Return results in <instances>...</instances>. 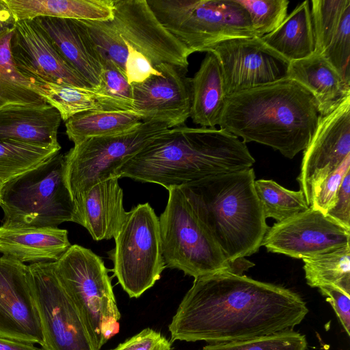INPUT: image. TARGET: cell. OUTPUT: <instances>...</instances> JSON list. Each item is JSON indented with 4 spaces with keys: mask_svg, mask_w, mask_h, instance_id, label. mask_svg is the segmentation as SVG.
I'll list each match as a JSON object with an SVG mask.
<instances>
[{
    "mask_svg": "<svg viewBox=\"0 0 350 350\" xmlns=\"http://www.w3.org/2000/svg\"><path fill=\"white\" fill-rule=\"evenodd\" d=\"M44 350H95L79 310L57 278L53 262L28 265Z\"/></svg>",
    "mask_w": 350,
    "mask_h": 350,
    "instance_id": "8fae6325",
    "label": "cell"
},
{
    "mask_svg": "<svg viewBox=\"0 0 350 350\" xmlns=\"http://www.w3.org/2000/svg\"><path fill=\"white\" fill-rule=\"evenodd\" d=\"M302 260L308 286L312 288L334 286L350 294L349 243Z\"/></svg>",
    "mask_w": 350,
    "mask_h": 350,
    "instance_id": "83f0119b",
    "label": "cell"
},
{
    "mask_svg": "<svg viewBox=\"0 0 350 350\" xmlns=\"http://www.w3.org/2000/svg\"><path fill=\"white\" fill-rule=\"evenodd\" d=\"M124 42L128 49L125 73L129 85L141 83L151 76L157 75L160 73L159 70L152 65L146 56L125 41Z\"/></svg>",
    "mask_w": 350,
    "mask_h": 350,
    "instance_id": "ab89813d",
    "label": "cell"
},
{
    "mask_svg": "<svg viewBox=\"0 0 350 350\" xmlns=\"http://www.w3.org/2000/svg\"><path fill=\"white\" fill-rule=\"evenodd\" d=\"M311 16L314 29V53L321 55L338 29L350 0H312Z\"/></svg>",
    "mask_w": 350,
    "mask_h": 350,
    "instance_id": "836d02e7",
    "label": "cell"
},
{
    "mask_svg": "<svg viewBox=\"0 0 350 350\" xmlns=\"http://www.w3.org/2000/svg\"><path fill=\"white\" fill-rule=\"evenodd\" d=\"M55 273L79 310L95 350L119 332L120 313L108 269L90 249L72 245L55 262Z\"/></svg>",
    "mask_w": 350,
    "mask_h": 350,
    "instance_id": "8992f818",
    "label": "cell"
},
{
    "mask_svg": "<svg viewBox=\"0 0 350 350\" xmlns=\"http://www.w3.org/2000/svg\"><path fill=\"white\" fill-rule=\"evenodd\" d=\"M82 21L88 29L102 63L111 62L126 77L127 46L111 20Z\"/></svg>",
    "mask_w": 350,
    "mask_h": 350,
    "instance_id": "e575fe53",
    "label": "cell"
},
{
    "mask_svg": "<svg viewBox=\"0 0 350 350\" xmlns=\"http://www.w3.org/2000/svg\"><path fill=\"white\" fill-rule=\"evenodd\" d=\"M0 336L43 344L28 265L0 257Z\"/></svg>",
    "mask_w": 350,
    "mask_h": 350,
    "instance_id": "e0dca14e",
    "label": "cell"
},
{
    "mask_svg": "<svg viewBox=\"0 0 350 350\" xmlns=\"http://www.w3.org/2000/svg\"><path fill=\"white\" fill-rule=\"evenodd\" d=\"M254 188L265 218L280 222L310 207L301 190H289L273 180H256Z\"/></svg>",
    "mask_w": 350,
    "mask_h": 350,
    "instance_id": "1f68e13d",
    "label": "cell"
},
{
    "mask_svg": "<svg viewBox=\"0 0 350 350\" xmlns=\"http://www.w3.org/2000/svg\"><path fill=\"white\" fill-rule=\"evenodd\" d=\"M319 118L312 94L286 78L226 96L219 126L293 159L309 144Z\"/></svg>",
    "mask_w": 350,
    "mask_h": 350,
    "instance_id": "3957f363",
    "label": "cell"
},
{
    "mask_svg": "<svg viewBox=\"0 0 350 350\" xmlns=\"http://www.w3.org/2000/svg\"><path fill=\"white\" fill-rule=\"evenodd\" d=\"M16 21L38 17L109 21L113 0H5Z\"/></svg>",
    "mask_w": 350,
    "mask_h": 350,
    "instance_id": "d4e9b609",
    "label": "cell"
},
{
    "mask_svg": "<svg viewBox=\"0 0 350 350\" xmlns=\"http://www.w3.org/2000/svg\"><path fill=\"white\" fill-rule=\"evenodd\" d=\"M208 51L219 60L226 96L288 78L290 62L260 38L225 40Z\"/></svg>",
    "mask_w": 350,
    "mask_h": 350,
    "instance_id": "7c38bea8",
    "label": "cell"
},
{
    "mask_svg": "<svg viewBox=\"0 0 350 350\" xmlns=\"http://www.w3.org/2000/svg\"><path fill=\"white\" fill-rule=\"evenodd\" d=\"M111 22L124 41L153 66L167 64L187 72L192 53L159 22L147 0H113Z\"/></svg>",
    "mask_w": 350,
    "mask_h": 350,
    "instance_id": "4fadbf2b",
    "label": "cell"
},
{
    "mask_svg": "<svg viewBox=\"0 0 350 350\" xmlns=\"http://www.w3.org/2000/svg\"><path fill=\"white\" fill-rule=\"evenodd\" d=\"M321 55L350 84V8Z\"/></svg>",
    "mask_w": 350,
    "mask_h": 350,
    "instance_id": "74e56055",
    "label": "cell"
},
{
    "mask_svg": "<svg viewBox=\"0 0 350 350\" xmlns=\"http://www.w3.org/2000/svg\"><path fill=\"white\" fill-rule=\"evenodd\" d=\"M111 251L113 273L130 297L137 298L161 278L165 268L159 220L148 203L126 212Z\"/></svg>",
    "mask_w": 350,
    "mask_h": 350,
    "instance_id": "9c48e42d",
    "label": "cell"
},
{
    "mask_svg": "<svg viewBox=\"0 0 350 350\" xmlns=\"http://www.w3.org/2000/svg\"><path fill=\"white\" fill-rule=\"evenodd\" d=\"M169 129L165 122L142 121L126 132L75 144L64 154L65 179L73 200L100 182L118 178V170L129 159Z\"/></svg>",
    "mask_w": 350,
    "mask_h": 350,
    "instance_id": "30bf717a",
    "label": "cell"
},
{
    "mask_svg": "<svg viewBox=\"0 0 350 350\" xmlns=\"http://www.w3.org/2000/svg\"><path fill=\"white\" fill-rule=\"evenodd\" d=\"M254 181L250 167L185 186L200 221L233 268L258 251L269 228Z\"/></svg>",
    "mask_w": 350,
    "mask_h": 350,
    "instance_id": "277c9868",
    "label": "cell"
},
{
    "mask_svg": "<svg viewBox=\"0 0 350 350\" xmlns=\"http://www.w3.org/2000/svg\"><path fill=\"white\" fill-rule=\"evenodd\" d=\"M70 246L65 229L0 226V253L22 263L55 262Z\"/></svg>",
    "mask_w": 350,
    "mask_h": 350,
    "instance_id": "7402d4cb",
    "label": "cell"
},
{
    "mask_svg": "<svg viewBox=\"0 0 350 350\" xmlns=\"http://www.w3.org/2000/svg\"><path fill=\"white\" fill-rule=\"evenodd\" d=\"M308 312L289 288L222 271L195 278L169 331L172 341L228 342L293 329Z\"/></svg>",
    "mask_w": 350,
    "mask_h": 350,
    "instance_id": "6da1fadb",
    "label": "cell"
},
{
    "mask_svg": "<svg viewBox=\"0 0 350 350\" xmlns=\"http://www.w3.org/2000/svg\"><path fill=\"white\" fill-rule=\"evenodd\" d=\"M167 191V203L159 218L165 267L194 278L222 271L235 273L200 221L187 188Z\"/></svg>",
    "mask_w": 350,
    "mask_h": 350,
    "instance_id": "ba28073f",
    "label": "cell"
},
{
    "mask_svg": "<svg viewBox=\"0 0 350 350\" xmlns=\"http://www.w3.org/2000/svg\"><path fill=\"white\" fill-rule=\"evenodd\" d=\"M2 186H3V185L1 183H0V196H1V190Z\"/></svg>",
    "mask_w": 350,
    "mask_h": 350,
    "instance_id": "bcb514c9",
    "label": "cell"
},
{
    "mask_svg": "<svg viewBox=\"0 0 350 350\" xmlns=\"http://www.w3.org/2000/svg\"><path fill=\"white\" fill-rule=\"evenodd\" d=\"M10 49L15 68L31 85L53 83L92 89L33 20L15 23Z\"/></svg>",
    "mask_w": 350,
    "mask_h": 350,
    "instance_id": "2e32d148",
    "label": "cell"
},
{
    "mask_svg": "<svg viewBox=\"0 0 350 350\" xmlns=\"http://www.w3.org/2000/svg\"><path fill=\"white\" fill-rule=\"evenodd\" d=\"M163 27L193 53L228 40L257 37L236 0H147Z\"/></svg>",
    "mask_w": 350,
    "mask_h": 350,
    "instance_id": "52a82bcc",
    "label": "cell"
},
{
    "mask_svg": "<svg viewBox=\"0 0 350 350\" xmlns=\"http://www.w3.org/2000/svg\"><path fill=\"white\" fill-rule=\"evenodd\" d=\"M247 11L257 37L277 29L287 16L288 0H236Z\"/></svg>",
    "mask_w": 350,
    "mask_h": 350,
    "instance_id": "8d00e7d4",
    "label": "cell"
},
{
    "mask_svg": "<svg viewBox=\"0 0 350 350\" xmlns=\"http://www.w3.org/2000/svg\"><path fill=\"white\" fill-rule=\"evenodd\" d=\"M321 295L326 297L333 308L347 334H350V294L334 286L319 288Z\"/></svg>",
    "mask_w": 350,
    "mask_h": 350,
    "instance_id": "b9f144b4",
    "label": "cell"
},
{
    "mask_svg": "<svg viewBox=\"0 0 350 350\" xmlns=\"http://www.w3.org/2000/svg\"><path fill=\"white\" fill-rule=\"evenodd\" d=\"M65 61L96 90L100 81V57L82 21L38 17L33 19Z\"/></svg>",
    "mask_w": 350,
    "mask_h": 350,
    "instance_id": "d6986e66",
    "label": "cell"
},
{
    "mask_svg": "<svg viewBox=\"0 0 350 350\" xmlns=\"http://www.w3.org/2000/svg\"><path fill=\"white\" fill-rule=\"evenodd\" d=\"M61 150L59 146H42L17 141L0 140V183L3 185L36 167Z\"/></svg>",
    "mask_w": 350,
    "mask_h": 350,
    "instance_id": "f546056e",
    "label": "cell"
},
{
    "mask_svg": "<svg viewBox=\"0 0 350 350\" xmlns=\"http://www.w3.org/2000/svg\"><path fill=\"white\" fill-rule=\"evenodd\" d=\"M13 30L0 33V109L15 104L46 105L45 100L14 67L10 49Z\"/></svg>",
    "mask_w": 350,
    "mask_h": 350,
    "instance_id": "f1b7e54d",
    "label": "cell"
},
{
    "mask_svg": "<svg viewBox=\"0 0 350 350\" xmlns=\"http://www.w3.org/2000/svg\"><path fill=\"white\" fill-rule=\"evenodd\" d=\"M2 225L11 228H58L72 221L75 201L65 179L64 154L5 183L1 190Z\"/></svg>",
    "mask_w": 350,
    "mask_h": 350,
    "instance_id": "5b68a950",
    "label": "cell"
},
{
    "mask_svg": "<svg viewBox=\"0 0 350 350\" xmlns=\"http://www.w3.org/2000/svg\"><path fill=\"white\" fill-rule=\"evenodd\" d=\"M349 238L350 230L310 206L269 228L262 245L269 252L303 259L349 244Z\"/></svg>",
    "mask_w": 350,
    "mask_h": 350,
    "instance_id": "9a60e30c",
    "label": "cell"
},
{
    "mask_svg": "<svg viewBox=\"0 0 350 350\" xmlns=\"http://www.w3.org/2000/svg\"><path fill=\"white\" fill-rule=\"evenodd\" d=\"M254 163L246 144L230 132L182 125L155 137L118 170L117 177L168 189L248 169Z\"/></svg>",
    "mask_w": 350,
    "mask_h": 350,
    "instance_id": "7a4b0ae2",
    "label": "cell"
},
{
    "mask_svg": "<svg viewBox=\"0 0 350 350\" xmlns=\"http://www.w3.org/2000/svg\"><path fill=\"white\" fill-rule=\"evenodd\" d=\"M325 215L337 224L350 230V171L342 182L335 205Z\"/></svg>",
    "mask_w": 350,
    "mask_h": 350,
    "instance_id": "7bdbcfd3",
    "label": "cell"
},
{
    "mask_svg": "<svg viewBox=\"0 0 350 350\" xmlns=\"http://www.w3.org/2000/svg\"><path fill=\"white\" fill-rule=\"evenodd\" d=\"M61 121L58 111L48 103L9 105L0 109V140L59 146Z\"/></svg>",
    "mask_w": 350,
    "mask_h": 350,
    "instance_id": "44dd1931",
    "label": "cell"
},
{
    "mask_svg": "<svg viewBox=\"0 0 350 350\" xmlns=\"http://www.w3.org/2000/svg\"><path fill=\"white\" fill-rule=\"evenodd\" d=\"M46 103L56 109L62 120L88 111L103 110L98 96L92 89H85L53 83H38L31 85Z\"/></svg>",
    "mask_w": 350,
    "mask_h": 350,
    "instance_id": "4dcf8cb0",
    "label": "cell"
},
{
    "mask_svg": "<svg viewBox=\"0 0 350 350\" xmlns=\"http://www.w3.org/2000/svg\"><path fill=\"white\" fill-rule=\"evenodd\" d=\"M131 111L92 110L77 113L66 121V133L74 144L83 139L120 134L142 122Z\"/></svg>",
    "mask_w": 350,
    "mask_h": 350,
    "instance_id": "4316f807",
    "label": "cell"
},
{
    "mask_svg": "<svg viewBox=\"0 0 350 350\" xmlns=\"http://www.w3.org/2000/svg\"><path fill=\"white\" fill-rule=\"evenodd\" d=\"M189 82V117L201 127L215 128L219 124L226 95L220 64L213 53L206 52L200 68Z\"/></svg>",
    "mask_w": 350,
    "mask_h": 350,
    "instance_id": "cb8c5ba5",
    "label": "cell"
},
{
    "mask_svg": "<svg viewBox=\"0 0 350 350\" xmlns=\"http://www.w3.org/2000/svg\"><path fill=\"white\" fill-rule=\"evenodd\" d=\"M288 78L293 79L314 96L320 116L336 109L350 97V84L319 54L290 62Z\"/></svg>",
    "mask_w": 350,
    "mask_h": 350,
    "instance_id": "603a6c76",
    "label": "cell"
},
{
    "mask_svg": "<svg viewBox=\"0 0 350 350\" xmlns=\"http://www.w3.org/2000/svg\"><path fill=\"white\" fill-rule=\"evenodd\" d=\"M0 350H44L34 344L0 336Z\"/></svg>",
    "mask_w": 350,
    "mask_h": 350,
    "instance_id": "ee69618b",
    "label": "cell"
},
{
    "mask_svg": "<svg viewBox=\"0 0 350 350\" xmlns=\"http://www.w3.org/2000/svg\"><path fill=\"white\" fill-rule=\"evenodd\" d=\"M111 350H172V347L160 332L146 328Z\"/></svg>",
    "mask_w": 350,
    "mask_h": 350,
    "instance_id": "60d3db41",
    "label": "cell"
},
{
    "mask_svg": "<svg viewBox=\"0 0 350 350\" xmlns=\"http://www.w3.org/2000/svg\"><path fill=\"white\" fill-rule=\"evenodd\" d=\"M74 201L72 222L86 228L95 241L115 237L126 213L118 178L93 185Z\"/></svg>",
    "mask_w": 350,
    "mask_h": 350,
    "instance_id": "ffe728a7",
    "label": "cell"
},
{
    "mask_svg": "<svg viewBox=\"0 0 350 350\" xmlns=\"http://www.w3.org/2000/svg\"><path fill=\"white\" fill-rule=\"evenodd\" d=\"M306 336L293 329L252 338L211 343L202 350H306Z\"/></svg>",
    "mask_w": 350,
    "mask_h": 350,
    "instance_id": "d590c367",
    "label": "cell"
},
{
    "mask_svg": "<svg viewBox=\"0 0 350 350\" xmlns=\"http://www.w3.org/2000/svg\"><path fill=\"white\" fill-rule=\"evenodd\" d=\"M16 22L5 0H0V33L13 29Z\"/></svg>",
    "mask_w": 350,
    "mask_h": 350,
    "instance_id": "f6af8a7d",
    "label": "cell"
},
{
    "mask_svg": "<svg viewBox=\"0 0 350 350\" xmlns=\"http://www.w3.org/2000/svg\"><path fill=\"white\" fill-rule=\"evenodd\" d=\"M154 66L159 75L131 85L133 111L143 122H165L171 129L182 126L190 116V78L170 64Z\"/></svg>",
    "mask_w": 350,
    "mask_h": 350,
    "instance_id": "ac0fdd59",
    "label": "cell"
},
{
    "mask_svg": "<svg viewBox=\"0 0 350 350\" xmlns=\"http://www.w3.org/2000/svg\"><path fill=\"white\" fill-rule=\"evenodd\" d=\"M102 64L100 84L94 90L103 109L133 111L132 89L126 77L111 62Z\"/></svg>",
    "mask_w": 350,
    "mask_h": 350,
    "instance_id": "d6a6232c",
    "label": "cell"
},
{
    "mask_svg": "<svg viewBox=\"0 0 350 350\" xmlns=\"http://www.w3.org/2000/svg\"><path fill=\"white\" fill-rule=\"evenodd\" d=\"M260 38L289 62L312 55L315 40L310 1L300 3L277 29Z\"/></svg>",
    "mask_w": 350,
    "mask_h": 350,
    "instance_id": "484cf974",
    "label": "cell"
},
{
    "mask_svg": "<svg viewBox=\"0 0 350 350\" xmlns=\"http://www.w3.org/2000/svg\"><path fill=\"white\" fill-rule=\"evenodd\" d=\"M350 155V97L329 114L320 116L304 150L297 181L308 206L321 183Z\"/></svg>",
    "mask_w": 350,
    "mask_h": 350,
    "instance_id": "5bb4252c",
    "label": "cell"
},
{
    "mask_svg": "<svg viewBox=\"0 0 350 350\" xmlns=\"http://www.w3.org/2000/svg\"><path fill=\"white\" fill-rule=\"evenodd\" d=\"M349 168L350 155L321 183L310 206L325 215L335 205L342 182Z\"/></svg>",
    "mask_w": 350,
    "mask_h": 350,
    "instance_id": "f35d334b",
    "label": "cell"
}]
</instances>
